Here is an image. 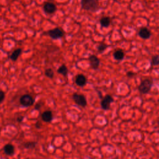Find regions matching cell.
<instances>
[{"label": "cell", "mask_w": 159, "mask_h": 159, "mask_svg": "<svg viewBox=\"0 0 159 159\" xmlns=\"http://www.w3.org/2000/svg\"><path fill=\"white\" fill-rule=\"evenodd\" d=\"M107 47H108V45L105 44V43H100L98 47H97V51H98V52L101 53H103V52H104L106 49H107Z\"/></svg>", "instance_id": "d6986e66"}, {"label": "cell", "mask_w": 159, "mask_h": 159, "mask_svg": "<svg viewBox=\"0 0 159 159\" xmlns=\"http://www.w3.org/2000/svg\"><path fill=\"white\" fill-rule=\"evenodd\" d=\"M111 23V19L108 16H103L100 20V24L103 27H108Z\"/></svg>", "instance_id": "4fadbf2b"}, {"label": "cell", "mask_w": 159, "mask_h": 159, "mask_svg": "<svg viewBox=\"0 0 159 159\" xmlns=\"http://www.w3.org/2000/svg\"><path fill=\"white\" fill-rule=\"evenodd\" d=\"M22 53H23V50L21 49H20V48L16 49L11 54L10 57V59L11 60H12L13 62H16L18 59L20 55L22 54Z\"/></svg>", "instance_id": "5bb4252c"}, {"label": "cell", "mask_w": 159, "mask_h": 159, "mask_svg": "<svg viewBox=\"0 0 159 159\" xmlns=\"http://www.w3.org/2000/svg\"><path fill=\"white\" fill-rule=\"evenodd\" d=\"M139 36L143 39H148L151 36V32L146 27H143L139 31Z\"/></svg>", "instance_id": "30bf717a"}, {"label": "cell", "mask_w": 159, "mask_h": 159, "mask_svg": "<svg viewBox=\"0 0 159 159\" xmlns=\"http://www.w3.org/2000/svg\"><path fill=\"white\" fill-rule=\"evenodd\" d=\"M114 102V98L110 95H106L101 101V106L103 109L108 111L109 109L111 104Z\"/></svg>", "instance_id": "5b68a950"}, {"label": "cell", "mask_w": 159, "mask_h": 159, "mask_svg": "<svg viewBox=\"0 0 159 159\" xmlns=\"http://www.w3.org/2000/svg\"><path fill=\"white\" fill-rule=\"evenodd\" d=\"M75 82L77 86L83 87L87 84V78L84 75L78 74L76 76Z\"/></svg>", "instance_id": "9c48e42d"}, {"label": "cell", "mask_w": 159, "mask_h": 159, "mask_svg": "<svg viewBox=\"0 0 159 159\" xmlns=\"http://www.w3.org/2000/svg\"><path fill=\"white\" fill-rule=\"evenodd\" d=\"M113 1H117V0H113Z\"/></svg>", "instance_id": "484cf974"}, {"label": "cell", "mask_w": 159, "mask_h": 159, "mask_svg": "<svg viewBox=\"0 0 159 159\" xmlns=\"http://www.w3.org/2000/svg\"><path fill=\"white\" fill-rule=\"evenodd\" d=\"M134 73L133 72H128L127 73V76L128 78H132L134 77Z\"/></svg>", "instance_id": "7402d4cb"}, {"label": "cell", "mask_w": 159, "mask_h": 159, "mask_svg": "<svg viewBox=\"0 0 159 159\" xmlns=\"http://www.w3.org/2000/svg\"><path fill=\"white\" fill-rule=\"evenodd\" d=\"M49 1H52V0H49Z\"/></svg>", "instance_id": "4316f807"}, {"label": "cell", "mask_w": 159, "mask_h": 159, "mask_svg": "<svg viewBox=\"0 0 159 159\" xmlns=\"http://www.w3.org/2000/svg\"><path fill=\"white\" fill-rule=\"evenodd\" d=\"M124 56H125V54H124V51L121 49L116 51L113 53V57L114 59L118 61H121L124 59Z\"/></svg>", "instance_id": "9a60e30c"}, {"label": "cell", "mask_w": 159, "mask_h": 159, "mask_svg": "<svg viewBox=\"0 0 159 159\" xmlns=\"http://www.w3.org/2000/svg\"><path fill=\"white\" fill-rule=\"evenodd\" d=\"M57 73L59 74H60L62 75H63L64 77H66L67 76H68V70L67 66L64 64H62V65L60 66V67L58 68L57 70Z\"/></svg>", "instance_id": "2e32d148"}, {"label": "cell", "mask_w": 159, "mask_h": 159, "mask_svg": "<svg viewBox=\"0 0 159 159\" xmlns=\"http://www.w3.org/2000/svg\"><path fill=\"white\" fill-rule=\"evenodd\" d=\"M5 98V93L3 91H0V104L3 102Z\"/></svg>", "instance_id": "44dd1931"}, {"label": "cell", "mask_w": 159, "mask_h": 159, "mask_svg": "<svg viewBox=\"0 0 159 159\" xmlns=\"http://www.w3.org/2000/svg\"><path fill=\"white\" fill-rule=\"evenodd\" d=\"M43 10L47 15H52L57 11V7L53 3L47 2L44 5Z\"/></svg>", "instance_id": "ba28073f"}, {"label": "cell", "mask_w": 159, "mask_h": 159, "mask_svg": "<svg viewBox=\"0 0 159 159\" xmlns=\"http://www.w3.org/2000/svg\"><path fill=\"white\" fill-rule=\"evenodd\" d=\"M20 103L24 107H30L34 105V100L30 95L26 94L20 98Z\"/></svg>", "instance_id": "277c9868"}, {"label": "cell", "mask_w": 159, "mask_h": 159, "mask_svg": "<svg viewBox=\"0 0 159 159\" xmlns=\"http://www.w3.org/2000/svg\"><path fill=\"white\" fill-rule=\"evenodd\" d=\"M23 119H24V117L23 116H19L17 118V121H18L19 122H21L23 121Z\"/></svg>", "instance_id": "603a6c76"}, {"label": "cell", "mask_w": 159, "mask_h": 159, "mask_svg": "<svg viewBox=\"0 0 159 159\" xmlns=\"http://www.w3.org/2000/svg\"><path fill=\"white\" fill-rule=\"evenodd\" d=\"M64 31H62L59 27L51 29L47 32V34L49 35L52 39L57 40L60 39L64 36Z\"/></svg>", "instance_id": "8992f818"}, {"label": "cell", "mask_w": 159, "mask_h": 159, "mask_svg": "<svg viewBox=\"0 0 159 159\" xmlns=\"http://www.w3.org/2000/svg\"><path fill=\"white\" fill-rule=\"evenodd\" d=\"M3 151L6 155L12 156L15 154V148L14 147L13 145L11 144H6V146L3 147Z\"/></svg>", "instance_id": "8fae6325"}, {"label": "cell", "mask_w": 159, "mask_h": 159, "mask_svg": "<svg viewBox=\"0 0 159 159\" xmlns=\"http://www.w3.org/2000/svg\"><path fill=\"white\" fill-rule=\"evenodd\" d=\"M157 124L159 126V119L157 120Z\"/></svg>", "instance_id": "d4e9b609"}, {"label": "cell", "mask_w": 159, "mask_h": 159, "mask_svg": "<svg viewBox=\"0 0 159 159\" xmlns=\"http://www.w3.org/2000/svg\"><path fill=\"white\" fill-rule=\"evenodd\" d=\"M45 75L49 78H51V79L53 78L54 72H53L52 69H51V68H47L46 70H45Z\"/></svg>", "instance_id": "ac0fdd59"}, {"label": "cell", "mask_w": 159, "mask_h": 159, "mask_svg": "<svg viewBox=\"0 0 159 159\" xmlns=\"http://www.w3.org/2000/svg\"><path fill=\"white\" fill-rule=\"evenodd\" d=\"M88 60L89 65H90L92 68L94 69V70H97V69H98L100 65V60L98 57H96L95 55H92L89 56Z\"/></svg>", "instance_id": "52a82bcc"}, {"label": "cell", "mask_w": 159, "mask_h": 159, "mask_svg": "<svg viewBox=\"0 0 159 159\" xmlns=\"http://www.w3.org/2000/svg\"><path fill=\"white\" fill-rule=\"evenodd\" d=\"M36 145L37 142H28L24 144V147L27 149H34V147H36Z\"/></svg>", "instance_id": "e0dca14e"}, {"label": "cell", "mask_w": 159, "mask_h": 159, "mask_svg": "<svg viewBox=\"0 0 159 159\" xmlns=\"http://www.w3.org/2000/svg\"><path fill=\"white\" fill-rule=\"evenodd\" d=\"M151 64L154 66H157L159 65V55H156L152 57L151 60Z\"/></svg>", "instance_id": "ffe728a7"}, {"label": "cell", "mask_w": 159, "mask_h": 159, "mask_svg": "<svg viewBox=\"0 0 159 159\" xmlns=\"http://www.w3.org/2000/svg\"><path fill=\"white\" fill-rule=\"evenodd\" d=\"M42 119L45 122H51L53 119V114L51 111H45L41 114Z\"/></svg>", "instance_id": "7c38bea8"}, {"label": "cell", "mask_w": 159, "mask_h": 159, "mask_svg": "<svg viewBox=\"0 0 159 159\" xmlns=\"http://www.w3.org/2000/svg\"><path fill=\"white\" fill-rule=\"evenodd\" d=\"M41 106L40 104H37L36 106H35V109L36 110H39Z\"/></svg>", "instance_id": "cb8c5ba5"}, {"label": "cell", "mask_w": 159, "mask_h": 159, "mask_svg": "<svg viewBox=\"0 0 159 159\" xmlns=\"http://www.w3.org/2000/svg\"><path fill=\"white\" fill-rule=\"evenodd\" d=\"M81 4L83 10L89 12H96L100 9L98 0H81Z\"/></svg>", "instance_id": "6da1fadb"}, {"label": "cell", "mask_w": 159, "mask_h": 159, "mask_svg": "<svg viewBox=\"0 0 159 159\" xmlns=\"http://www.w3.org/2000/svg\"><path fill=\"white\" fill-rule=\"evenodd\" d=\"M72 99L76 104L79 106L85 108L87 106V100L84 95L75 93L72 95Z\"/></svg>", "instance_id": "3957f363"}, {"label": "cell", "mask_w": 159, "mask_h": 159, "mask_svg": "<svg viewBox=\"0 0 159 159\" xmlns=\"http://www.w3.org/2000/svg\"><path fill=\"white\" fill-rule=\"evenodd\" d=\"M152 85V81L150 79H145L141 81V84L138 86V89L141 93L146 95L150 92Z\"/></svg>", "instance_id": "7a4b0ae2"}]
</instances>
